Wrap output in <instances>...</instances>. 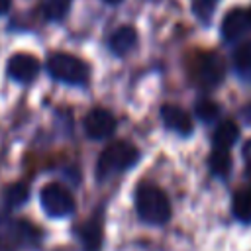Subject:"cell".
<instances>
[{
  "label": "cell",
  "mask_w": 251,
  "mask_h": 251,
  "mask_svg": "<svg viewBox=\"0 0 251 251\" xmlns=\"http://www.w3.org/2000/svg\"><path fill=\"white\" fill-rule=\"evenodd\" d=\"M243 159H245V163H247V169L251 171V139H247L245 141V145H243Z\"/></svg>",
  "instance_id": "20"
},
{
  "label": "cell",
  "mask_w": 251,
  "mask_h": 251,
  "mask_svg": "<svg viewBox=\"0 0 251 251\" xmlns=\"http://www.w3.org/2000/svg\"><path fill=\"white\" fill-rule=\"evenodd\" d=\"M161 120L169 129L180 135H188L192 131V120L180 106H175V104L161 106Z\"/></svg>",
  "instance_id": "9"
},
{
  "label": "cell",
  "mask_w": 251,
  "mask_h": 251,
  "mask_svg": "<svg viewBox=\"0 0 251 251\" xmlns=\"http://www.w3.org/2000/svg\"><path fill=\"white\" fill-rule=\"evenodd\" d=\"M29 196V188L24 182H14L6 188V202L10 206H22Z\"/></svg>",
  "instance_id": "18"
},
{
  "label": "cell",
  "mask_w": 251,
  "mask_h": 251,
  "mask_svg": "<svg viewBox=\"0 0 251 251\" xmlns=\"http://www.w3.org/2000/svg\"><path fill=\"white\" fill-rule=\"evenodd\" d=\"M84 131L90 139H108L116 131V118L104 108H94L84 116Z\"/></svg>",
  "instance_id": "6"
},
{
  "label": "cell",
  "mask_w": 251,
  "mask_h": 251,
  "mask_svg": "<svg viewBox=\"0 0 251 251\" xmlns=\"http://www.w3.org/2000/svg\"><path fill=\"white\" fill-rule=\"evenodd\" d=\"M247 16H249V22H251V8L247 10Z\"/></svg>",
  "instance_id": "23"
},
{
  "label": "cell",
  "mask_w": 251,
  "mask_h": 251,
  "mask_svg": "<svg viewBox=\"0 0 251 251\" xmlns=\"http://www.w3.org/2000/svg\"><path fill=\"white\" fill-rule=\"evenodd\" d=\"M47 71L55 80L67 84H82L88 78V67L82 59L69 53H55L47 61Z\"/></svg>",
  "instance_id": "3"
},
{
  "label": "cell",
  "mask_w": 251,
  "mask_h": 251,
  "mask_svg": "<svg viewBox=\"0 0 251 251\" xmlns=\"http://www.w3.org/2000/svg\"><path fill=\"white\" fill-rule=\"evenodd\" d=\"M139 159V151L129 141H114L110 143L98 157L96 163V176L98 180H104L116 173H122L135 165Z\"/></svg>",
  "instance_id": "2"
},
{
  "label": "cell",
  "mask_w": 251,
  "mask_h": 251,
  "mask_svg": "<svg viewBox=\"0 0 251 251\" xmlns=\"http://www.w3.org/2000/svg\"><path fill=\"white\" fill-rule=\"evenodd\" d=\"M208 165H210V171L212 175L216 176H227L229 171H231V155L227 149H214L210 153V159H208Z\"/></svg>",
  "instance_id": "13"
},
{
  "label": "cell",
  "mask_w": 251,
  "mask_h": 251,
  "mask_svg": "<svg viewBox=\"0 0 251 251\" xmlns=\"http://www.w3.org/2000/svg\"><path fill=\"white\" fill-rule=\"evenodd\" d=\"M233 214L237 220L251 224V188L249 190H239L233 196Z\"/></svg>",
  "instance_id": "14"
},
{
  "label": "cell",
  "mask_w": 251,
  "mask_h": 251,
  "mask_svg": "<svg viewBox=\"0 0 251 251\" xmlns=\"http://www.w3.org/2000/svg\"><path fill=\"white\" fill-rule=\"evenodd\" d=\"M10 6H12V0H0V16L6 14L10 10Z\"/></svg>",
  "instance_id": "21"
},
{
  "label": "cell",
  "mask_w": 251,
  "mask_h": 251,
  "mask_svg": "<svg viewBox=\"0 0 251 251\" xmlns=\"http://www.w3.org/2000/svg\"><path fill=\"white\" fill-rule=\"evenodd\" d=\"M69 8H71V0H45L43 14H45L47 20L59 22V20H63L67 16Z\"/></svg>",
  "instance_id": "16"
},
{
  "label": "cell",
  "mask_w": 251,
  "mask_h": 251,
  "mask_svg": "<svg viewBox=\"0 0 251 251\" xmlns=\"http://www.w3.org/2000/svg\"><path fill=\"white\" fill-rule=\"evenodd\" d=\"M135 210L137 216L153 226H163L171 220V202L169 196L149 182H141L135 190Z\"/></svg>",
  "instance_id": "1"
},
{
  "label": "cell",
  "mask_w": 251,
  "mask_h": 251,
  "mask_svg": "<svg viewBox=\"0 0 251 251\" xmlns=\"http://www.w3.org/2000/svg\"><path fill=\"white\" fill-rule=\"evenodd\" d=\"M216 4H218V0H192V10L202 22H208Z\"/></svg>",
  "instance_id": "19"
},
{
  "label": "cell",
  "mask_w": 251,
  "mask_h": 251,
  "mask_svg": "<svg viewBox=\"0 0 251 251\" xmlns=\"http://www.w3.org/2000/svg\"><path fill=\"white\" fill-rule=\"evenodd\" d=\"M239 137V127L233 120H224L214 131V145L216 149H229Z\"/></svg>",
  "instance_id": "11"
},
{
  "label": "cell",
  "mask_w": 251,
  "mask_h": 251,
  "mask_svg": "<svg viewBox=\"0 0 251 251\" xmlns=\"http://www.w3.org/2000/svg\"><path fill=\"white\" fill-rule=\"evenodd\" d=\"M224 75H226V63L218 53H202L196 57L194 76L202 86L206 88L218 86L224 80Z\"/></svg>",
  "instance_id": "5"
},
{
  "label": "cell",
  "mask_w": 251,
  "mask_h": 251,
  "mask_svg": "<svg viewBox=\"0 0 251 251\" xmlns=\"http://www.w3.org/2000/svg\"><path fill=\"white\" fill-rule=\"evenodd\" d=\"M194 112L202 122H212V120H216V116L220 112V106H218V102H214L210 98H202L194 104Z\"/></svg>",
  "instance_id": "17"
},
{
  "label": "cell",
  "mask_w": 251,
  "mask_h": 251,
  "mask_svg": "<svg viewBox=\"0 0 251 251\" xmlns=\"http://www.w3.org/2000/svg\"><path fill=\"white\" fill-rule=\"evenodd\" d=\"M233 61H235V69L239 71V75L251 76V41H245L235 49Z\"/></svg>",
  "instance_id": "15"
},
{
  "label": "cell",
  "mask_w": 251,
  "mask_h": 251,
  "mask_svg": "<svg viewBox=\"0 0 251 251\" xmlns=\"http://www.w3.org/2000/svg\"><path fill=\"white\" fill-rule=\"evenodd\" d=\"M39 198H41L43 210L51 218H65V216L75 212V198H73V194L65 186H61L57 182L45 184L41 188V196Z\"/></svg>",
  "instance_id": "4"
},
{
  "label": "cell",
  "mask_w": 251,
  "mask_h": 251,
  "mask_svg": "<svg viewBox=\"0 0 251 251\" xmlns=\"http://www.w3.org/2000/svg\"><path fill=\"white\" fill-rule=\"evenodd\" d=\"M78 235H80V241H82L86 251H98V247L102 243V227H100V224L96 220L84 224L78 229Z\"/></svg>",
  "instance_id": "12"
},
{
  "label": "cell",
  "mask_w": 251,
  "mask_h": 251,
  "mask_svg": "<svg viewBox=\"0 0 251 251\" xmlns=\"http://www.w3.org/2000/svg\"><path fill=\"white\" fill-rule=\"evenodd\" d=\"M104 2H108V4H118V2H122V0H104Z\"/></svg>",
  "instance_id": "22"
},
{
  "label": "cell",
  "mask_w": 251,
  "mask_h": 251,
  "mask_svg": "<svg viewBox=\"0 0 251 251\" xmlns=\"http://www.w3.org/2000/svg\"><path fill=\"white\" fill-rule=\"evenodd\" d=\"M249 27H251V22H249V16L243 8L229 10L222 20V35L229 41L241 37Z\"/></svg>",
  "instance_id": "8"
},
{
  "label": "cell",
  "mask_w": 251,
  "mask_h": 251,
  "mask_svg": "<svg viewBox=\"0 0 251 251\" xmlns=\"http://www.w3.org/2000/svg\"><path fill=\"white\" fill-rule=\"evenodd\" d=\"M137 45V31L131 25H122L112 31L108 39V47L114 55H127Z\"/></svg>",
  "instance_id": "10"
},
{
  "label": "cell",
  "mask_w": 251,
  "mask_h": 251,
  "mask_svg": "<svg viewBox=\"0 0 251 251\" xmlns=\"http://www.w3.org/2000/svg\"><path fill=\"white\" fill-rule=\"evenodd\" d=\"M39 73V61L29 53H16L8 61V75L18 82H31Z\"/></svg>",
  "instance_id": "7"
}]
</instances>
